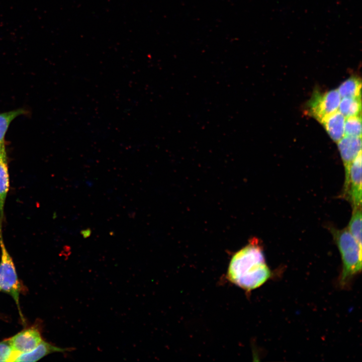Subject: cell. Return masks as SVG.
Wrapping results in <instances>:
<instances>
[{
	"label": "cell",
	"instance_id": "2",
	"mask_svg": "<svg viewBox=\"0 0 362 362\" xmlns=\"http://www.w3.org/2000/svg\"><path fill=\"white\" fill-rule=\"evenodd\" d=\"M331 230L342 259V267L339 283L341 288H346L353 278L361 271L362 247L358 244L347 228Z\"/></svg>",
	"mask_w": 362,
	"mask_h": 362
},
{
	"label": "cell",
	"instance_id": "4",
	"mask_svg": "<svg viewBox=\"0 0 362 362\" xmlns=\"http://www.w3.org/2000/svg\"><path fill=\"white\" fill-rule=\"evenodd\" d=\"M340 100L337 89L325 93L315 90L307 104L306 112L320 123L325 118L338 111Z\"/></svg>",
	"mask_w": 362,
	"mask_h": 362
},
{
	"label": "cell",
	"instance_id": "3",
	"mask_svg": "<svg viewBox=\"0 0 362 362\" xmlns=\"http://www.w3.org/2000/svg\"><path fill=\"white\" fill-rule=\"evenodd\" d=\"M0 291L8 293L13 298L21 313L19 295L22 290V286L18 280L13 259L5 245L2 231H0Z\"/></svg>",
	"mask_w": 362,
	"mask_h": 362
},
{
	"label": "cell",
	"instance_id": "6",
	"mask_svg": "<svg viewBox=\"0 0 362 362\" xmlns=\"http://www.w3.org/2000/svg\"><path fill=\"white\" fill-rule=\"evenodd\" d=\"M361 152L352 162L347 190L345 195L350 201L352 211L361 209Z\"/></svg>",
	"mask_w": 362,
	"mask_h": 362
},
{
	"label": "cell",
	"instance_id": "7",
	"mask_svg": "<svg viewBox=\"0 0 362 362\" xmlns=\"http://www.w3.org/2000/svg\"><path fill=\"white\" fill-rule=\"evenodd\" d=\"M9 339L17 356L32 350L42 340L40 332L34 327L24 330Z\"/></svg>",
	"mask_w": 362,
	"mask_h": 362
},
{
	"label": "cell",
	"instance_id": "16",
	"mask_svg": "<svg viewBox=\"0 0 362 362\" xmlns=\"http://www.w3.org/2000/svg\"><path fill=\"white\" fill-rule=\"evenodd\" d=\"M17 356L13 350L10 339L0 342V361H14Z\"/></svg>",
	"mask_w": 362,
	"mask_h": 362
},
{
	"label": "cell",
	"instance_id": "10",
	"mask_svg": "<svg viewBox=\"0 0 362 362\" xmlns=\"http://www.w3.org/2000/svg\"><path fill=\"white\" fill-rule=\"evenodd\" d=\"M345 120V117L338 110L320 123L331 138L337 143L344 136Z\"/></svg>",
	"mask_w": 362,
	"mask_h": 362
},
{
	"label": "cell",
	"instance_id": "11",
	"mask_svg": "<svg viewBox=\"0 0 362 362\" xmlns=\"http://www.w3.org/2000/svg\"><path fill=\"white\" fill-rule=\"evenodd\" d=\"M28 113V110L23 108L0 113V152L6 151L5 138L11 123L17 117Z\"/></svg>",
	"mask_w": 362,
	"mask_h": 362
},
{
	"label": "cell",
	"instance_id": "9",
	"mask_svg": "<svg viewBox=\"0 0 362 362\" xmlns=\"http://www.w3.org/2000/svg\"><path fill=\"white\" fill-rule=\"evenodd\" d=\"M9 186L8 156L7 151H5L0 152V230H2L5 205Z\"/></svg>",
	"mask_w": 362,
	"mask_h": 362
},
{
	"label": "cell",
	"instance_id": "1",
	"mask_svg": "<svg viewBox=\"0 0 362 362\" xmlns=\"http://www.w3.org/2000/svg\"><path fill=\"white\" fill-rule=\"evenodd\" d=\"M270 276L261 246L254 238L233 255L227 271L229 281L247 291L259 287Z\"/></svg>",
	"mask_w": 362,
	"mask_h": 362
},
{
	"label": "cell",
	"instance_id": "12",
	"mask_svg": "<svg viewBox=\"0 0 362 362\" xmlns=\"http://www.w3.org/2000/svg\"><path fill=\"white\" fill-rule=\"evenodd\" d=\"M361 81L357 76H351L339 86L337 90L341 98L361 97Z\"/></svg>",
	"mask_w": 362,
	"mask_h": 362
},
{
	"label": "cell",
	"instance_id": "17",
	"mask_svg": "<svg viewBox=\"0 0 362 362\" xmlns=\"http://www.w3.org/2000/svg\"><path fill=\"white\" fill-rule=\"evenodd\" d=\"M81 233L83 235L84 237H86L89 236V235H90V230L89 229L83 230L81 232Z\"/></svg>",
	"mask_w": 362,
	"mask_h": 362
},
{
	"label": "cell",
	"instance_id": "8",
	"mask_svg": "<svg viewBox=\"0 0 362 362\" xmlns=\"http://www.w3.org/2000/svg\"><path fill=\"white\" fill-rule=\"evenodd\" d=\"M75 348H61L43 340L32 350L18 355L14 361H36L44 356L56 352L70 351Z\"/></svg>",
	"mask_w": 362,
	"mask_h": 362
},
{
	"label": "cell",
	"instance_id": "13",
	"mask_svg": "<svg viewBox=\"0 0 362 362\" xmlns=\"http://www.w3.org/2000/svg\"><path fill=\"white\" fill-rule=\"evenodd\" d=\"M361 100L359 98H343L338 111L345 117L361 115Z\"/></svg>",
	"mask_w": 362,
	"mask_h": 362
},
{
	"label": "cell",
	"instance_id": "5",
	"mask_svg": "<svg viewBox=\"0 0 362 362\" xmlns=\"http://www.w3.org/2000/svg\"><path fill=\"white\" fill-rule=\"evenodd\" d=\"M361 137L344 135L338 142L345 171L343 194L346 195L349 182V170L354 159L361 152Z\"/></svg>",
	"mask_w": 362,
	"mask_h": 362
},
{
	"label": "cell",
	"instance_id": "14",
	"mask_svg": "<svg viewBox=\"0 0 362 362\" xmlns=\"http://www.w3.org/2000/svg\"><path fill=\"white\" fill-rule=\"evenodd\" d=\"M349 232L361 247V209L353 211L348 227Z\"/></svg>",
	"mask_w": 362,
	"mask_h": 362
},
{
	"label": "cell",
	"instance_id": "15",
	"mask_svg": "<svg viewBox=\"0 0 362 362\" xmlns=\"http://www.w3.org/2000/svg\"><path fill=\"white\" fill-rule=\"evenodd\" d=\"M344 135L361 137V115L345 118Z\"/></svg>",
	"mask_w": 362,
	"mask_h": 362
}]
</instances>
